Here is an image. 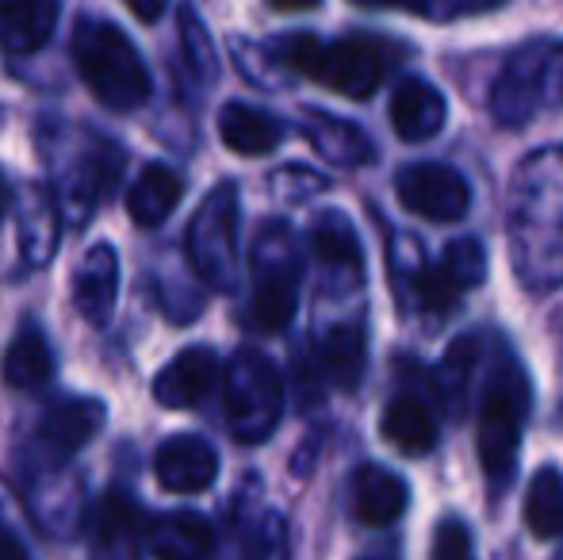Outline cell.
Wrapping results in <instances>:
<instances>
[{
    "instance_id": "6da1fadb",
    "label": "cell",
    "mask_w": 563,
    "mask_h": 560,
    "mask_svg": "<svg viewBox=\"0 0 563 560\" xmlns=\"http://www.w3.org/2000/svg\"><path fill=\"white\" fill-rule=\"evenodd\" d=\"M529 407H533V388H529L526 369L518 365L514 353H503V361L490 369L487 384H483L479 430H475L479 464L490 487H506L514 469H518L521 430H526Z\"/></svg>"
},
{
    "instance_id": "7a4b0ae2",
    "label": "cell",
    "mask_w": 563,
    "mask_h": 560,
    "mask_svg": "<svg viewBox=\"0 0 563 560\" xmlns=\"http://www.w3.org/2000/svg\"><path fill=\"white\" fill-rule=\"evenodd\" d=\"M74 62L92 97L112 112H134L150 100V74L134 43L100 15H81L74 31Z\"/></svg>"
},
{
    "instance_id": "3957f363",
    "label": "cell",
    "mask_w": 563,
    "mask_h": 560,
    "mask_svg": "<svg viewBox=\"0 0 563 560\" xmlns=\"http://www.w3.org/2000/svg\"><path fill=\"white\" fill-rule=\"evenodd\" d=\"M280 58L303 77L334 92H345L353 100L372 97L384 81L387 66H391L384 43L368 35L330 39V43L319 35H288L280 43Z\"/></svg>"
},
{
    "instance_id": "277c9868",
    "label": "cell",
    "mask_w": 563,
    "mask_h": 560,
    "mask_svg": "<svg viewBox=\"0 0 563 560\" xmlns=\"http://www.w3.org/2000/svg\"><path fill=\"white\" fill-rule=\"evenodd\" d=\"M563 108V43L537 39L521 46L490 89V116L503 128H521L541 112Z\"/></svg>"
},
{
    "instance_id": "5b68a950",
    "label": "cell",
    "mask_w": 563,
    "mask_h": 560,
    "mask_svg": "<svg viewBox=\"0 0 563 560\" xmlns=\"http://www.w3.org/2000/svg\"><path fill=\"white\" fill-rule=\"evenodd\" d=\"M223 407H227V426L238 441L257 446V441L273 438L276 422L284 415V384L265 353L257 350L234 353L223 381Z\"/></svg>"
},
{
    "instance_id": "8992f818",
    "label": "cell",
    "mask_w": 563,
    "mask_h": 560,
    "mask_svg": "<svg viewBox=\"0 0 563 560\" xmlns=\"http://www.w3.org/2000/svg\"><path fill=\"white\" fill-rule=\"evenodd\" d=\"M185 242L196 277L219 292L238 288V188L230 180L208 193L188 223Z\"/></svg>"
},
{
    "instance_id": "52a82bcc",
    "label": "cell",
    "mask_w": 563,
    "mask_h": 560,
    "mask_svg": "<svg viewBox=\"0 0 563 560\" xmlns=\"http://www.w3.org/2000/svg\"><path fill=\"white\" fill-rule=\"evenodd\" d=\"M253 299H250V322L257 330H284L296 319L299 299V265L291 257V234L288 227L273 223L261 231L257 250H253Z\"/></svg>"
},
{
    "instance_id": "ba28073f",
    "label": "cell",
    "mask_w": 563,
    "mask_h": 560,
    "mask_svg": "<svg viewBox=\"0 0 563 560\" xmlns=\"http://www.w3.org/2000/svg\"><path fill=\"white\" fill-rule=\"evenodd\" d=\"M399 200L407 211L433 223H456L472 208V185L445 162H418L399 173Z\"/></svg>"
},
{
    "instance_id": "9c48e42d",
    "label": "cell",
    "mask_w": 563,
    "mask_h": 560,
    "mask_svg": "<svg viewBox=\"0 0 563 560\" xmlns=\"http://www.w3.org/2000/svg\"><path fill=\"white\" fill-rule=\"evenodd\" d=\"M154 476L165 492H177V495L208 492L219 476V453L208 438L177 433V438L162 441V449L154 453Z\"/></svg>"
},
{
    "instance_id": "30bf717a",
    "label": "cell",
    "mask_w": 563,
    "mask_h": 560,
    "mask_svg": "<svg viewBox=\"0 0 563 560\" xmlns=\"http://www.w3.org/2000/svg\"><path fill=\"white\" fill-rule=\"evenodd\" d=\"M115 177H119V157H112V150H97V154H85L77 165H69L58 177V185L51 188L62 219H66L69 227L89 223L92 208H97L100 196L108 193V185H112Z\"/></svg>"
},
{
    "instance_id": "8fae6325",
    "label": "cell",
    "mask_w": 563,
    "mask_h": 560,
    "mask_svg": "<svg viewBox=\"0 0 563 560\" xmlns=\"http://www.w3.org/2000/svg\"><path fill=\"white\" fill-rule=\"evenodd\" d=\"M146 518L131 495L108 492L92 510V560H142Z\"/></svg>"
},
{
    "instance_id": "7c38bea8",
    "label": "cell",
    "mask_w": 563,
    "mask_h": 560,
    "mask_svg": "<svg viewBox=\"0 0 563 560\" xmlns=\"http://www.w3.org/2000/svg\"><path fill=\"white\" fill-rule=\"evenodd\" d=\"M216 384H219V358L208 345H192V350L177 353L154 376V399L162 407H173V411H188V407H200L216 392Z\"/></svg>"
},
{
    "instance_id": "4fadbf2b",
    "label": "cell",
    "mask_w": 563,
    "mask_h": 560,
    "mask_svg": "<svg viewBox=\"0 0 563 560\" xmlns=\"http://www.w3.org/2000/svg\"><path fill=\"white\" fill-rule=\"evenodd\" d=\"M391 128L402 142H426L433 139L449 120L445 92L430 85L426 77H407L399 89L391 92Z\"/></svg>"
},
{
    "instance_id": "5bb4252c",
    "label": "cell",
    "mask_w": 563,
    "mask_h": 560,
    "mask_svg": "<svg viewBox=\"0 0 563 560\" xmlns=\"http://www.w3.org/2000/svg\"><path fill=\"white\" fill-rule=\"evenodd\" d=\"M119 299V254L112 242H92L74 273V304L89 322H108Z\"/></svg>"
},
{
    "instance_id": "9a60e30c",
    "label": "cell",
    "mask_w": 563,
    "mask_h": 560,
    "mask_svg": "<svg viewBox=\"0 0 563 560\" xmlns=\"http://www.w3.org/2000/svg\"><path fill=\"white\" fill-rule=\"evenodd\" d=\"M146 549L157 560H211L216 530L196 510H169L146 526Z\"/></svg>"
},
{
    "instance_id": "2e32d148",
    "label": "cell",
    "mask_w": 563,
    "mask_h": 560,
    "mask_svg": "<svg viewBox=\"0 0 563 560\" xmlns=\"http://www.w3.org/2000/svg\"><path fill=\"white\" fill-rule=\"evenodd\" d=\"M100 426H104V404L89 396H74L46 407L43 419H38V441L54 457H69L81 446H89Z\"/></svg>"
},
{
    "instance_id": "e0dca14e",
    "label": "cell",
    "mask_w": 563,
    "mask_h": 560,
    "mask_svg": "<svg viewBox=\"0 0 563 560\" xmlns=\"http://www.w3.org/2000/svg\"><path fill=\"white\" fill-rule=\"evenodd\" d=\"M349 492H353V515L364 526H391L410 503L407 484L384 464H361L353 472Z\"/></svg>"
},
{
    "instance_id": "ac0fdd59",
    "label": "cell",
    "mask_w": 563,
    "mask_h": 560,
    "mask_svg": "<svg viewBox=\"0 0 563 560\" xmlns=\"http://www.w3.org/2000/svg\"><path fill=\"white\" fill-rule=\"evenodd\" d=\"M0 376H4V384L15 392H38L51 384L54 350L35 322H23V327L15 330V338L4 350V361H0Z\"/></svg>"
},
{
    "instance_id": "d6986e66",
    "label": "cell",
    "mask_w": 563,
    "mask_h": 560,
    "mask_svg": "<svg viewBox=\"0 0 563 560\" xmlns=\"http://www.w3.org/2000/svg\"><path fill=\"white\" fill-rule=\"evenodd\" d=\"M58 234H62V211L54 204L51 188L31 185L20 200V254L27 265H46L58 254Z\"/></svg>"
},
{
    "instance_id": "ffe728a7",
    "label": "cell",
    "mask_w": 563,
    "mask_h": 560,
    "mask_svg": "<svg viewBox=\"0 0 563 560\" xmlns=\"http://www.w3.org/2000/svg\"><path fill=\"white\" fill-rule=\"evenodd\" d=\"M303 135L322 157H327V162H334V165H368L372 154H376V150H372V139L364 135L356 123L338 120V116H327V112H307Z\"/></svg>"
},
{
    "instance_id": "44dd1931",
    "label": "cell",
    "mask_w": 563,
    "mask_h": 560,
    "mask_svg": "<svg viewBox=\"0 0 563 560\" xmlns=\"http://www.w3.org/2000/svg\"><path fill=\"white\" fill-rule=\"evenodd\" d=\"M384 438L407 457L430 453L438 446V419L430 404L418 396H395L384 411Z\"/></svg>"
},
{
    "instance_id": "7402d4cb",
    "label": "cell",
    "mask_w": 563,
    "mask_h": 560,
    "mask_svg": "<svg viewBox=\"0 0 563 560\" xmlns=\"http://www.w3.org/2000/svg\"><path fill=\"white\" fill-rule=\"evenodd\" d=\"M219 139H223L234 154L257 157V154H268V150L280 146L284 128L276 116L261 112V108L227 105L223 112H219Z\"/></svg>"
},
{
    "instance_id": "603a6c76",
    "label": "cell",
    "mask_w": 563,
    "mask_h": 560,
    "mask_svg": "<svg viewBox=\"0 0 563 560\" xmlns=\"http://www.w3.org/2000/svg\"><path fill=\"white\" fill-rule=\"evenodd\" d=\"M185 196V180L169 169V165H146L142 177L126 193V211L139 227H157L169 219V211Z\"/></svg>"
},
{
    "instance_id": "cb8c5ba5",
    "label": "cell",
    "mask_w": 563,
    "mask_h": 560,
    "mask_svg": "<svg viewBox=\"0 0 563 560\" xmlns=\"http://www.w3.org/2000/svg\"><path fill=\"white\" fill-rule=\"evenodd\" d=\"M368 365V342L361 327H330L319 342V373L334 388H356Z\"/></svg>"
},
{
    "instance_id": "d4e9b609",
    "label": "cell",
    "mask_w": 563,
    "mask_h": 560,
    "mask_svg": "<svg viewBox=\"0 0 563 560\" xmlns=\"http://www.w3.org/2000/svg\"><path fill=\"white\" fill-rule=\"evenodd\" d=\"M58 4H0V46L8 54H35L51 43Z\"/></svg>"
},
{
    "instance_id": "484cf974",
    "label": "cell",
    "mask_w": 563,
    "mask_h": 560,
    "mask_svg": "<svg viewBox=\"0 0 563 560\" xmlns=\"http://www.w3.org/2000/svg\"><path fill=\"white\" fill-rule=\"evenodd\" d=\"M311 250L327 270L338 273H361L364 270V254H361V239H356L353 223H349L341 211H322L311 223Z\"/></svg>"
},
{
    "instance_id": "4316f807",
    "label": "cell",
    "mask_w": 563,
    "mask_h": 560,
    "mask_svg": "<svg viewBox=\"0 0 563 560\" xmlns=\"http://www.w3.org/2000/svg\"><path fill=\"white\" fill-rule=\"evenodd\" d=\"M526 526L533 538L556 541L563 538V472L544 464L529 480L526 495Z\"/></svg>"
},
{
    "instance_id": "83f0119b",
    "label": "cell",
    "mask_w": 563,
    "mask_h": 560,
    "mask_svg": "<svg viewBox=\"0 0 563 560\" xmlns=\"http://www.w3.org/2000/svg\"><path fill=\"white\" fill-rule=\"evenodd\" d=\"M475 365H479V338H472V334L456 338V342L449 345L445 358H441L433 384H438V396L445 399V407L452 415L464 411L467 384H472V369Z\"/></svg>"
},
{
    "instance_id": "f1b7e54d",
    "label": "cell",
    "mask_w": 563,
    "mask_h": 560,
    "mask_svg": "<svg viewBox=\"0 0 563 560\" xmlns=\"http://www.w3.org/2000/svg\"><path fill=\"white\" fill-rule=\"evenodd\" d=\"M410 288H415L418 307L430 315H452L460 304V296H464V292L456 288V281L445 273V265H426V270H418L415 281H410Z\"/></svg>"
},
{
    "instance_id": "f546056e",
    "label": "cell",
    "mask_w": 563,
    "mask_h": 560,
    "mask_svg": "<svg viewBox=\"0 0 563 560\" xmlns=\"http://www.w3.org/2000/svg\"><path fill=\"white\" fill-rule=\"evenodd\" d=\"M445 273L456 281L460 292L467 288H479L487 281V250H483L479 239H456L445 246V257H441Z\"/></svg>"
},
{
    "instance_id": "4dcf8cb0",
    "label": "cell",
    "mask_w": 563,
    "mask_h": 560,
    "mask_svg": "<svg viewBox=\"0 0 563 560\" xmlns=\"http://www.w3.org/2000/svg\"><path fill=\"white\" fill-rule=\"evenodd\" d=\"M430 560H475V541L460 518H445L433 534V557Z\"/></svg>"
},
{
    "instance_id": "1f68e13d",
    "label": "cell",
    "mask_w": 563,
    "mask_h": 560,
    "mask_svg": "<svg viewBox=\"0 0 563 560\" xmlns=\"http://www.w3.org/2000/svg\"><path fill=\"white\" fill-rule=\"evenodd\" d=\"M180 20H185V54L192 62V69L200 77H216V51H211L208 31L200 28V20L192 12H185Z\"/></svg>"
},
{
    "instance_id": "d6a6232c",
    "label": "cell",
    "mask_w": 563,
    "mask_h": 560,
    "mask_svg": "<svg viewBox=\"0 0 563 560\" xmlns=\"http://www.w3.org/2000/svg\"><path fill=\"white\" fill-rule=\"evenodd\" d=\"M0 560H27V549H23V541L15 538V534L8 530L4 523H0Z\"/></svg>"
},
{
    "instance_id": "836d02e7",
    "label": "cell",
    "mask_w": 563,
    "mask_h": 560,
    "mask_svg": "<svg viewBox=\"0 0 563 560\" xmlns=\"http://www.w3.org/2000/svg\"><path fill=\"white\" fill-rule=\"evenodd\" d=\"M162 12H165V4H131V15H134V20H150V23H154Z\"/></svg>"
},
{
    "instance_id": "e575fe53",
    "label": "cell",
    "mask_w": 563,
    "mask_h": 560,
    "mask_svg": "<svg viewBox=\"0 0 563 560\" xmlns=\"http://www.w3.org/2000/svg\"><path fill=\"white\" fill-rule=\"evenodd\" d=\"M8 204H12V196H8V185H4V177H0V219H4Z\"/></svg>"
}]
</instances>
